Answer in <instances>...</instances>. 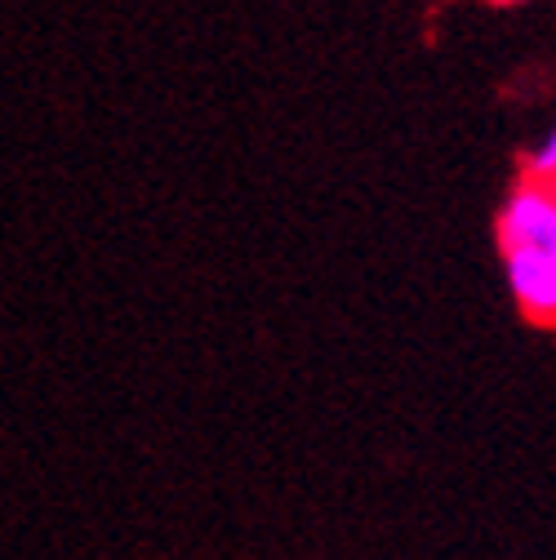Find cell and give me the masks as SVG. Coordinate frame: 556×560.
I'll return each instance as SVG.
<instances>
[{"mask_svg":"<svg viewBox=\"0 0 556 560\" xmlns=\"http://www.w3.org/2000/svg\"><path fill=\"white\" fill-rule=\"evenodd\" d=\"M552 196H556V178H552Z\"/></svg>","mask_w":556,"mask_h":560,"instance_id":"obj_5","label":"cell"},{"mask_svg":"<svg viewBox=\"0 0 556 560\" xmlns=\"http://www.w3.org/2000/svg\"><path fill=\"white\" fill-rule=\"evenodd\" d=\"M525 178H538V183L556 178V125L525 152Z\"/></svg>","mask_w":556,"mask_h":560,"instance_id":"obj_3","label":"cell"},{"mask_svg":"<svg viewBox=\"0 0 556 560\" xmlns=\"http://www.w3.org/2000/svg\"><path fill=\"white\" fill-rule=\"evenodd\" d=\"M503 276L517 312L534 329H556V258L547 254H503Z\"/></svg>","mask_w":556,"mask_h":560,"instance_id":"obj_2","label":"cell"},{"mask_svg":"<svg viewBox=\"0 0 556 560\" xmlns=\"http://www.w3.org/2000/svg\"><path fill=\"white\" fill-rule=\"evenodd\" d=\"M499 5H521V0H499Z\"/></svg>","mask_w":556,"mask_h":560,"instance_id":"obj_4","label":"cell"},{"mask_svg":"<svg viewBox=\"0 0 556 560\" xmlns=\"http://www.w3.org/2000/svg\"><path fill=\"white\" fill-rule=\"evenodd\" d=\"M495 236H499V254H547L556 258V196H552V183H538V178H525L508 191L503 209H499V223H495Z\"/></svg>","mask_w":556,"mask_h":560,"instance_id":"obj_1","label":"cell"}]
</instances>
